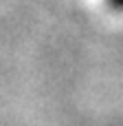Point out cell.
Segmentation results:
<instances>
[{
    "label": "cell",
    "mask_w": 123,
    "mask_h": 126,
    "mask_svg": "<svg viewBox=\"0 0 123 126\" xmlns=\"http://www.w3.org/2000/svg\"><path fill=\"white\" fill-rule=\"evenodd\" d=\"M110 4H112L114 9H119V11H123V0H110Z\"/></svg>",
    "instance_id": "1"
}]
</instances>
